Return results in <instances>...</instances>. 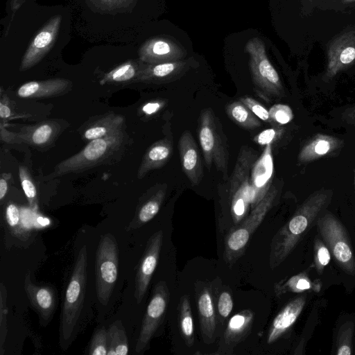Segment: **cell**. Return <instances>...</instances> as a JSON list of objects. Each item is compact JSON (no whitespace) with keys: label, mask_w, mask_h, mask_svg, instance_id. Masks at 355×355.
Masks as SVG:
<instances>
[{"label":"cell","mask_w":355,"mask_h":355,"mask_svg":"<svg viewBox=\"0 0 355 355\" xmlns=\"http://www.w3.org/2000/svg\"><path fill=\"white\" fill-rule=\"evenodd\" d=\"M326 202L327 198L323 195L311 198L274 235L270 243L268 258L270 269L276 268L285 261L313 226Z\"/></svg>","instance_id":"1"},{"label":"cell","mask_w":355,"mask_h":355,"mask_svg":"<svg viewBox=\"0 0 355 355\" xmlns=\"http://www.w3.org/2000/svg\"><path fill=\"white\" fill-rule=\"evenodd\" d=\"M87 271V252L86 245H83L76 256L60 313V345L64 350L74 338L85 296Z\"/></svg>","instance_id":"2"},{"label":"cell","mask_w":355,"mask_h":355,"mask_svg":"<svg viewBox=\"0 0 355 355\" xmlns=\"http://www.w3.org/2000/svg\"><path fill=\"white\" fill-rule=\"evenodd\" d=\"M125 145L124 130L105 137L92 140L82 150L59 163L49 176L52 178L110 164L121 157Z\"/></svg>","instance_id":"3"},{"label":"cell","mask_w":355,"mask_h":355,"mask_svg":"<svg viewBox=\"0 0 355 355\" xmlns=\"http://www.w3.org/2000/svg\"><path fill=\"white\" fill-rule=\"evenodd\" d=\"M198 135L204 161L208 169L214 164L224 179L227 178L228 150L226 137L218 118L211 108L204 109L199 117Z\"/></svg>","instance_id":"4"},{"label":"cell","mask_w":355,"mask_h":355,"mask_svg":"<svg viewBox=\"0 0 355 355\" xmlns=\"http://www.w3.org/2000/svg\"><path fill=\"white\" fill-rule=\"evenodd\" d=\"M276 195V189L271 187L250 213L227 234L223 252V259L227 263L232 265L243 256L254 232L270 210Z\"/></svg>","instance_id":"5"},{"label":"cell","mask_w":355,"mask_h":355,"mask_svg":"<svg viewBox=\"0 0 355 355\" xmlns=\"http://www.w3.org/2000/svg\"><path fill=\"white\" fill-rule=\"evenodd\" d=\"M119 248L115 237L103 234L98 243L95 261L96 291L98 301L107 305L118 277Z\"/></svg>","instance_id":"6"},{"label":"cell","mask_w":355,"mask_h":355,"mask_svg":"<svg viewBox=\"0 0 355 355\" xmlns=\"http://www.w3.org/2000/svg\"><path fill=\"white\" fill-rule=\"evenodd\" d=\"M317 226L338 266L347 274L355 275V257L344 225L334 216L325 214L318 219Z\"/></svg>","instance_id":"7"},{"label":"cell","mask_w":355,"mask_h":355,"mask_svg":"<svg viewBox=\"0 0 355 355\" xmlns=\"http://www.w3.org/2000/svg\"><path fill=\"white\" fill-rule=\"evenodd\" d=\"M245 51L250 55V67L255 86L265 95H279L282 91L279 76L267 57L263 42L254 37L247 42Z\"/></svg>","instance_id":"8"},{"label":"cell","mask_w":355,"mask_h":355,"mask_svg":"<svg viewBox=\"0 0 355 355\" xmlns=\"http://www.w3.org/2000/svg\"><path fill=\"white\" fill-rule=\"evenodd\" d=\"M170 301V291L165 281L158 282L153 291L151 299L144 314L135 352L139 354L146 350L152 338L164 318Z\"/></svg>","instance_id":"9"},{"label":"cell","mask_w":355,"mask_h":355,"mask_svg":"<svg viewBox=\"0 0 355 355\" xmlns=\"http://www.w3.org/2000/svg\"><path fill=\"white\" fill-rule=\"evenodd\" d=\"M162 230L155 232L148 240L144 252L139 263L136 275L134 296L139 304L146 295L148 285L159 261L163 243Z\"/></svg>","instance_id":"10"},{"label":"cell","mask_w":355,"mask_h":355,"mask_svg":"<svg viewBox=\"0 0 355 355\" xmlns=\"http://www.w3.org/2000/svg\"><path fill=\"white\" fill-rule=\"evenodd\" d=\"M24 288L31 306L39 316L40 324L46 327L52 320L57 308L55 289L49 285L33 282L29 272L25 275Z\"/></svg>","instance_id":"11"},{"label":"cell","mask_w":355,"mask_h":355,"mask_svg":"<svg viewBox=\"0 0 355 355\" xmlns=\"http://www.w3.org/2000/svg\"><path fill=\"white\" fill-rule=\"evenodd\" d=\"M254 318L251 309H243L234 314L228 321L220 340L215 355H231L235 347L250 334Z\"/></svg>","instance_id":"12"},{"label":"cell","mask_w":355,"mask_h":355,"mask_svg":"<svg viewBox=\"0 0 355 355\" xmlns=\"http://www.w3.org/2000/svg\"><path fill=\"white\" fill-rule=\"evenodd\" d=\"M257 158L258 153L253 148L246 146L241 148L230 178V200L244 198L251 204L250 173Z\"/></svg>","instance_id":"13"},{"label":"cell","mask_w":355,"mask_h":355,"mask_svg":"<svg viewBox=\"0 0 355 355\" xmlns=\"http://www.w3.org/2000/svg\"><path fill=\"white\" fill-rule=\"evenodd\" d=\"M273 173L271 144L265 148L255 161L250 173L251 206L257 205L270 188Z\"/></svg>","instance_id":"14"},{"label":"cell","mask_w":355,"mask_h":355,"mask_svg":"<svg viewBox=\"0 0 355 355\" xmlns=\"http://www.w3.org/2000/svg\"><path fill=\"white\" fill-rule=\"evenodd\" d=\"M196 64L191 58L159 64H150L141 69L137 81L155 84L178 80Z\"/></svg>","instance_id":"15"},{"label":"cell","mask_w":355,"mask_h":355,"mask_svg":"<svg viewBox=\"0 0 355 355\" xmlns=\"http://www.w3.org/2000/svg\"><path fill=\"white\" fill-rule=\"evenodd\" d=\"M179 154L182 168L193 185H198L203 177V166L196 141L189 131H184L179 139Z\"/></svg>","instance_id":"16"},{"label":"cell","mask_w":355,"mask_h":355,"mask_svg":"<svg viewBox=\"0 0 355 355\" xmlns=\"http://www.w3.org/2000/svg\"><path fill=\"white\" fill-rule=\"evenodd\" d=\"M306 301L304 295L298 296L287 303L276 315L267 333L268 344L276 342L294 324L303 311Z\"/></svg>","instance_id":"17"},{"label":"cell","mask_w":355,"mask_h":355,"mask_svg":"<svg viewBox=\"0 0 355 355\" xmlns=\"http://www.w3.org/2000/svg\"><path fill=\"white\" fill-rule=\"evenodd\" d=\"M197 307L200 328L204 342L213 343L216 338V315L210 286H205L198 294Z\"/></svg>","instance_id":"18"},{"label":"cell","mask_w":355,"mask_h":355,"mask_svg":"<svg viewBox=\"0 0 355 355\" xmlns=\"http://www.w3.org/2000/svg\"><path fill=\"white\" fill-rule=\"evenodd\" d=\"M71 87V82L62 78L31 81L21 85L17 94L23 98H51L68 92Z\"/></svg>","instance_id":"19"},{"label":"cell","mask_w":355,"mask_h":355,"mask_svg":"<svg viewBox=\"0 0 355 355\" xmlns=\"http://www.w3.org/2000/svg\"><path fill=\"white\" fill-rule=\"evenodd\" d=\"M184 55V51L173 41L159 38L146 45L141 58L150 64H159L181 60Z\"/></svg>","instance_id":"20"},{"label":"cell","mask_w":355,"mask_h":355,"mask_svg":"<svg viewBox=\"0 0 355 355\" xmlns=\"http://www.w3.org/2000/svg\"><path fill=\"white\" fill-rule=\"evenodd\" d=\"M125 119L121 114L110 112L99 116L85 126L83 138L88 141L105 137L123 130Z\"/></svg>","instance_id":"21"},{"label":"cell","mask_w":355,"mask_h":355,"mask_svg":"<svg viewBox=\"0 0 355 355\" xmlns=\"http://www.w3.org/2000/svg\"><path fill=\"white\" fill-rule=\"evenodd\" d=\"M173 153L171 141L168 139L159 140L151 145L146 152L138 169L137 178L141 179L149 171L165 165Z\"/></svg>","instance_id":"22"},{"label":"cell","mask_w":355,"mask_h":355,"mask_svg":"<svg viewBox=\"0 0 355 355\" xmlns=\"http://www.w3.org/2000/svg\"><path fill=\"white\" fill-rule=\"evenodd\" d=\"M60 125L54 121L42 122L33 126L24 127L18 138L35 147L50 146L60 132Z\"/></svg>","instance_id":"23"},{"label":"cell","mask_w":355,"mask_h":355,"mask_svg":"<svg viewBox=\"0 0 355 355\" xmlns=\"http://www.w3.org/2000/svg\"><path fill=\"white\" fill-rule=\"evenodd\" d=\"M166 193V186H161L146 198L139 206L128 230L139 228L151 220L159 212Z\"/></svg>","instance_id":"24"},{"label":"cell","mask_w":355,"mask_h":355,"mask_svg":"<svg viewBox=\"0 0 355 355\" xmlns=\"http://www.w3.org/2000/svg\"><path fill=\"white\" fill-rule=\"evenodd\" d=\"M178 321L180 334L187 346L194 343V326L188 295H183L178 306Z\"/></svg>","instance_id":"25"},{"label":"cell","mask_w":355,"mask_h":355,"mask_svg":"<svg viewBox=\"0 0 355 355\" xmlns=\"http://www.w3.org/2000/svg\"><path fill=\"white\" fill-rule=\"evenodd\" d=\"M128 349V340L124 326L121 320H116L107 329V355H126Z\"/></svg>","instance_id":"26"},{"label":"cell","mask_w":355,"mask_h":355,"mask_svg":"<svg viewBox=\"0 0 355 355\" xmlns=\"http://www.w3.org/2000/svg\"><path fill=\"white\" fill-rule=\"evenodd\" d=\"M226 112L231 120L238 125L253 130L261 126V123L241 101H234L226 107Z\"/></svg>","instance_id":"27"},{"label":"cell","mask_w":355,"mask_h":355,"mask_svg":"<svg viewBox=\"0 0 355 355\" xmlns=\"http://www.w3.org/2000/svg\"><path fill=\"white\" fill-rule=\"evenodd\" d=\"M53 39V33L50 31L40 32L35 38L33 46L26 54L21 66V70H25L35 64L44 52Z\"/></svg>","instance_id":"28"},{"label":"cell","mask_w":355,"mask_h":355,"mask_svg":"<svg viewBox=\"0 0 355 355\" xmlns=\"http://www.w3.org/2000/svg\"><path fill=\"white\" fill-rule=\"evenodd\" d=\"M311 288V282L305 272H301L277 283L274 286L276 296L287 293H302Z\"/></svg>","instance_id":"29"},{"label":"cell","mask_w":355,"mask_h":355,"mask_svg":"<svg viewBox=\"0 0 355 355\" xmlns=\"http://www.w3.org/2000/svg\"><path fill=\"white\" fill-rule=\"evenodd\" d=\"M141 69H137L132 63L123 64L105 74L100 83H123L137 80Z\"/></svg>","instance_id":"30"},{"label":"cell","mask_w":355,"mask_h":355,"mask_svg":"<svg viewBox=\"0 0 355 355\" xmlns=\"http://www.w3.org/2000/svg\"><path fill=\"white\" fill-rule=\"evenodd\" d=\"M19 175L21 187L28 199L31 207L37 211L38 208L37 193L31 174L24 166L19 167Z\"/></svg>","instance_id":"31"},{"label":"cell","mask_w":355,"mask_h":355,"mask_svg":"<svg viewBox=\"0 0 355 355\" xmlns=\"http://www.w3.org/2000/svg\"><path fill=\"white\" fill-rule=\"evenodd\" d=\"M354 330V324L352 322H348L340 327L336 340V355L352 354V341Z\"/></svg>","instance_id":"32"},{"label":"cell","mask_w":355,"mask_h":355,"mask_svg":"<svg viewBox=\"0 0 355 355\" xmlns=\"http://www.w3.org/2000/svg\"><path fill=\"white\" fill-rule=\"evenodd\" d=\"M7 289L3 282L0 284V354L4 353V345L6 339L7 327Z\"/></svg>","instance_id":"33"},{"label":"cell","mask_w":355,"mask_h":355,"mask_svg":"<svg viewBox=\"0 0 355 355\" xmlns=\"http://www.w3.org/2000/svg\"><path fill=\"white\" fill-rule=\"evenodd\" d=\"M107 329L101 327L93 334L89 345L87 354L91 355H107Z\"/></svg>","instance_id":"34"},{"label":"cell","mask_w":355,"mask_h":355,"mask_svg":"<svg viewBox=\"0 0 355 355\" xmlns=\"http://www.w3.org/2000/svg\"><path fill=\"white\" fill-rule=\"evenodd\" d=\"M330 259L331 254L326 244L318 236H316L314 241V260L316 268L320 274L329 263Z\"/></svg>","instance_id":"35"},{"label":"cell","mask_w":355,"mask_h":355,"mask_svg":"<svg viewBox=\"0 0 355 355\" xmlns=\"http://www.w3.org/2000/svg\"><path fill=\"white\" fill-rule=\"evenodd\" d=\"M269 111L270 121H274L279 124L288 123L292 117V112L288 106L282 104L272 105Z\"/></svg>","instance_id":"36"},{"label":"cell","mask_w":355,"mask_h":355,"mask_svg":"<svg viewBox=\"0 0 355 355\" xmlns=\"http://www.w3.org/2000/svg\"><path fill=\"white\" fill-rule=\"evenodd\" d=\"M241 101L258 119L266 122L270 121L269 111L259 101L250 96H243Z\"/></svg>","instance_id":"37"},{"label":"cell","mask_w":355,"mask_h":355,"mask_svg":"<svg viewBox=\"0 0 355 355\" xmlns=\"http://www.w3.org/2000/svg\"><path fill=\"white\" fill-rule=\"evenodd\" d=\"M233 308V300L232 295L227 291H222L217 300V311L220 316L227 318L231 313Z\"/></svg>","instance_id":"38"},{"label":"cell","mask_w":355,"mask_h":355,"mask_svg":"<svg viewBox=\"0 0 355 355\" xmlns=\"http://www.w3.org/2000/svg\"><path fill=\"white\" fill-rule=\"evenodd\" d=\"M6 220L10 227L17 228L21 223V214L18 207L10 203L6 209Z\"/></svg>","instance_id":"39"},{"label":"cell","mask_w":355,"mask_h":355,"mask_svg":"<svg viewBox=\"0 0 355 355\" xmlns=\"http://www.w3.org/2000/svg\"><path fill=\"white\" fill-rule=\"evenodd\" d=\"M277 135V132L273 128H268L263 130L258 135H257L253 140L255 143L261 146H266L270 144L275 139Z\"/></svg>","instance_id":"40"},{"label":"cell","mask_w":355,"mask_h":355,"mask_svg":"<svg viewBox=\"0 0 355 355\" xmlns=\"http://www.w3.org/2000/svg\"><path fill=\"white\" fill-rule=\"evenodd\" d=\"M162 105L163 103L159 101H152L146 103L141 110L146 114L150 115L158 112Z\"/></svg>","instance_id":"41"},{"label":"cell","mask_w":355,"mask_h":355,"mask_svg":"<svg viewBox=\"0 0 355 355\" xmlns=\"http://www.w3.org/2000/svg\"><path fill=\"white\" fill-rule=\"evenodd\" d=\"M355 59V49L354 47H347L345 49L340 56L341 62L348 64Z\"/></svg>","instance_id":"42"},{"label":"cell","mask_w":355,"mask_h":355,"mask_svg":"<svg viewBox=\"0 0 355 355\" xmlns=\"http://www.w3.org/2000/svg\"><path fill=\"white\" fill-rule=\"evenodd\" d=\"M11 116V110L7 98L2 97L0 101V117L1 119H8Z\"/></svg>","instance_id":"43"},{"label":"cell","mask_w":355,"mask_h":355,"mask_svg":"<svg viewBox=\"0 0 355 355\" xmlns=\"http://www.w3.org/2000/svg\"><path fill=\"white\" fill-rule=\"evenodd\" d=\"M8 191V182L4 174H2L0 179V200H2L6 195Z\"/></svg>","instance_id":"44"},{"label":"cell","mask_w":355,"mask_h":355,"mask_svg":"<svg viewBox=\"0 0 355 355\" xmlns=\"http://www.w3.org/2000/svg\"><path fill=\"white\" fill-rule=\"evenodd\" d=\"M329 149V144L326 141H320L315 146V152L318 154L322 155L326 153Z\"/></svg>","instance_id":"45"}]
</instances>
